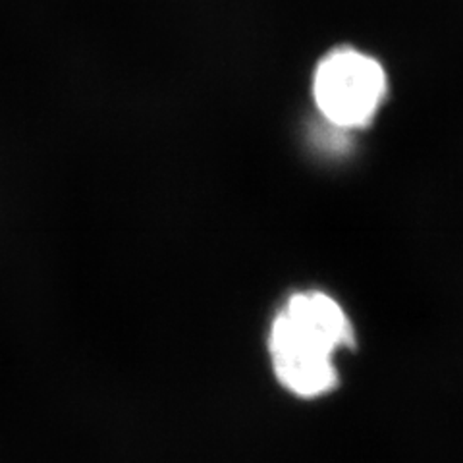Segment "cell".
<instances>
[{
  "label": "cell",
  "instance_id": "cell-1",
  "mask_svg": "<svg viewBox=\"0 0 463 463\" xmlns=\"http://www.w3.org/2000/svg\"><path fill=\"white\" fill-rule=\"evenodd\" d=\"M350 318L336 299L303 292L288 299L269 336L279 383L299 398H321L338 386L335 355L354 345Z\"/></svg>",
  "mask_w": 463,
  "mask_h": 463
},
{
  "label": "cell",
  "instance_id": "cell-2",
  "mask_svg": "<svg viewBox=\"0 0 463 463\" xmlns=\"http://www.w3.org/2000/svg\"><path fill=\"white\" fill-rule=\"evenodd\" d=\"M388 93L383 64L354 47H338L323 56L313 76V97L325 118L340 128H365L381 110Z\"/></svg>",
  "mask_w": 463,
  "mask_h": 463
}]
</instances>
